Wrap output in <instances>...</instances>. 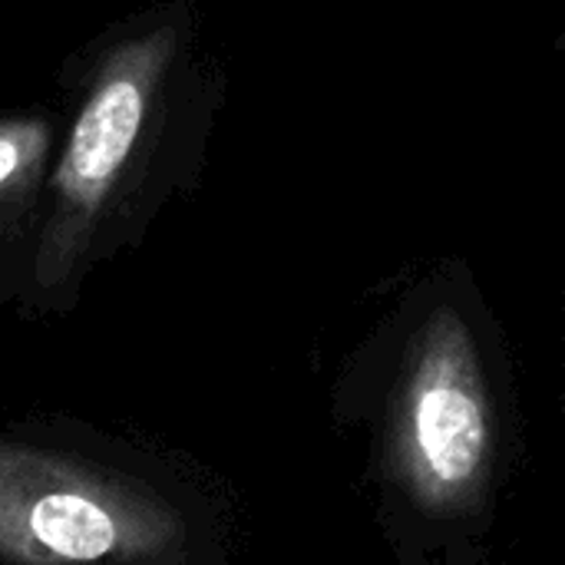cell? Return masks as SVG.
I'll return each mask as SVG.
<instances>
[{"instance_id": "6da1fadb", "label": "cell", "mask_w": 565, "mask_h": 565, "mask_svg": "<svg viewBox=\"0 0 565 565\" xmlns=\"http://www.w3.org/2000/svg\"><path fill=\"white\" fill-rule=\"evenodd\" d=\"M192 76V23L182 7L156 10L96 53L46 175L36 291L70 288L126 202L142 192L179 129Z\"/></svg>"}, {"instance_id": "7a4b0ae2", "label": "cell", "mask_w": 565, "mask_h": 565, "mask_svg": "<svg viewBox=\"0 0 565 565\" xmlns=\"http://www.w3.org/2000/svg\"><path fill=\"white\" fill-rule=\"evenodd\" d=\"M185 526L146 483L0 440V563L175 565Z\"/></svg>"}, {"instance_id": "3957f363", "label": "cell", "mask_w": 565, "mask_h": 565, "mask_svg": "<svg viewBox=\"0 0 565 565\" xmlns=\"http://www.w3.org/2000/svg\"><path fill=\"white\" fill-rule=\"evenodd\" d=\"M391 467L430 516L483 503L493 477V404L467 321L440 308L411 344L391 417Z\"/></svg>"}, {"instance_id": "277c9868", "label": "cell", "mask_w": 565, "mask_h": 565, "mask_svg": "<svg viewBox=\"0 0 565 565\" xmlns=\"http://www.w3.org/2000/svg\"><path fill=\"white\" fill-rule=\"evenodd\" d=\"M53 119L20 113L0 119V248L33 218L53 166Z\"/></svg>"}]
</instances>
